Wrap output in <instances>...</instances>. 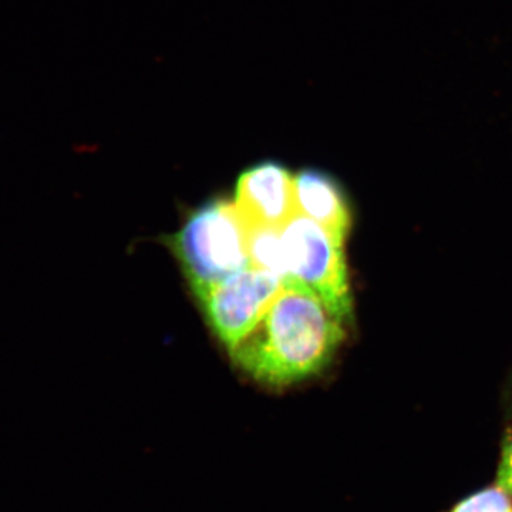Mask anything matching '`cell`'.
Segmentation results:
<instances>
[{
	"label": "cell",
	"instance_id": "1",
	"mask_svg": "<svg viewBox=\"0 0 512 512\" xmlns=\"http://www.w3.org/2000/svg\"><path fill=\"white\" fill-rule=\"evenodd\" d=\"M343 326L318 293L289 275L264 315L229 355L256 382L289 386L319 375L330 365L345 340Z\"/></svg>",
	"mask_w": 512,
	"mask_h": 512
},
{
	"label": "cell",
	"instance_id": "2",
	"mask_svg": "<svg viewBox=\"0 0 512 512\" xmlns=\"http://www.w3.org/2000/svg\"><path fill=\"white\" fill-rule=\"evenodd\" d=\"M173 249L198 299L251 266L248 228L234 202L214 201L195 211L174 235Z\"/></svg>",
	"mask_w": 512,
	"mask_h": 512
},
{
	"label": "cell",
	"instance_id": "3",
	"mask_svg": "<svg viewBox=\"0 0 512 512\" xmlns=\"http://www.w3.org/2000/svg\"><path fill=\"white\" fill-rule=\"evenodd\" d=\"M289 275L318 293L343 323L353 318L352 291L342 242L302 214L282 229Z\"/></svg>",
	"mask_w": 512,
	"mask_h": 512
},
{
	"label": "cell",
	"instance_id": "4",
	"mask_svg": "<svg viewBox=\"0 0 512 512\" xmlns=\"http://www.w3.org/2000/svg\"><path fill=\"white\" fill-rule=\"evenodd\" d=\"M284 279L249 266L202 296L200 302L208 323L228 352L258 323Z\"/></svg>",
	"mask_w": 512,
	"mask_h": 512
},
{
	"label": "cell",
	"instance_id": "5",
	"mask_svg": "<svg viewBox=\"0 0 512 512\" xmlns=\"http://www.w3.org/2000/svg\"><path fill=\"white\" fill-rule=\"evenodd\" d=\"M234 204L247 228L284 229L298 214L295 177L274 161L255 165L239 177Z\"/></svg>",
	"mask_w": 512,
	"mask_h": 512
},
{
	"label": "cell",
	"instance_id": "6",
	"mask_svg": "<svg viewBox=\"0 0 512 512\" xmlns=\"http://www.w3.org/2000/svg\"><path fill=\"white\" fill-rule=\"evenodd\" d=\"M295 195L298 214L305 215L345 244L352 228L345 194L329 175L305 170L295 177Z\"/></svg>",
	"mask_w": 512,
	"mask_h": 512
},
{
	"label": "cell",
	"instance_id": "7",
	"mask_svg": "<svg viewBox=\"0 0 512 512\" xmlns=\"http://www.w3.org/2000/svg\"><path fill=\"white\" fill-rule=\"evenodd\" d=\"M248 251L254 268L272 272L282 278L289 276L282 229L248 228Z\"/></svg>",
	"mask_w": 512,
	"mask_h": 512
},
{
	"label": "cell",
	"instance_id": "8",
	"mask_svg": "<svg viewBox=\"0 0 512 512\" xmlns=\"http://www.w3.org/2000/svg\"><path fill=\"white\" fill-rule=\"evenodd\" d=\"M446 512H512V494L498 484L488 485L461 498Z\"/></svg>",
	"mask_w": 512,
	"mask_h": 512
},
{
	"label": "cell",
	"instance_id": "9",
	"mask_svg": "<svg viewBox=\"0 0 512 512\" xmlns=\"http://www.w3.org/2000/svg\"><path fill=\"white\" fill-rule=\"evenodd\" d=\"M495 484L512 494V430L505 436L503 447H501Z\"/></svg>",
	"mask_w": 512,
	"mask_h": 512
}]
</instances>
